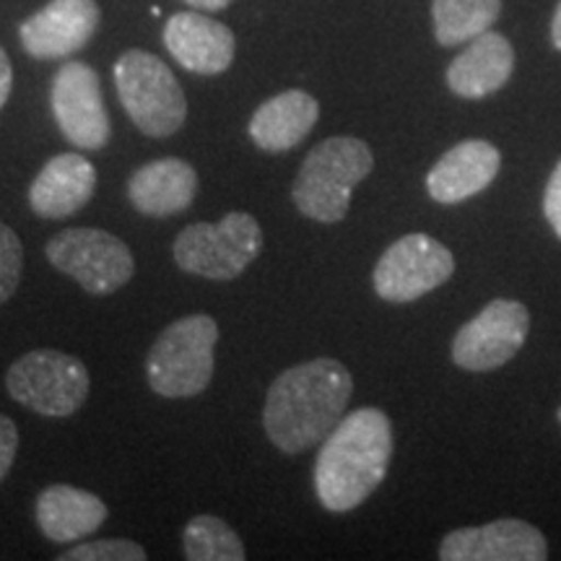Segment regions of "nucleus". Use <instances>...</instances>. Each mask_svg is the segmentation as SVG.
Segmentation results:
<instances>
[{
  "mask_svg": "<svg viewBox=\"0 0 561 561\" xmlns=\"http://www.w3.org/2000/svg\"><path fill=\"white\" fill-rule=\"evenodd\" d=\"M60 561H144L146 551L136 541L125 538H104V541L79 543L76 549L60 553Z\"/></svg>",
  "mask_w": 561,
  "mask_h": 561,
  "instance_id": "nucleus-23",
  "label": "nucleus"
},
{
  "mask_svg": "<svg viewBox=\"0 0 561 561\" xmlns=\"http://www.w3.org/2000/svg\"><path fill=\"white\" fill-rule=\"evenodd\" d=\"M551 39H553V47H557V50H561V0H559V5H557V11H553Z\"/></svg>",
  "mask_w": 561,
  "mask_h": 561,
  "instance_id": "nucleus-29",
  "label": "nucleus"
},
{
  "mask_svg": "<svg viewBox=\"0 0 561 561\" xmlns=\"http://www.w3.org/2000/svg\"><path fill=\"white\" fill-rule=\"evenodd\" d=\"M320 117V104L301 89L280 91L255 110L248 125L252 144L268 153H284L310 136Z\"/></svg>",
  "mask_w": 561,
  "mask_h": 561,
  "instance_id": "nucleus-18",
  "label": "nucleus"
},
{
  "mask_svg": "<svg viewBox=\"0 0 561 561\" xmlns=\"http://www.w3.org/2000/svg\"><path fill=\"white\" fill-rule=\"evenodd\" d=\"M392 458V424L380 409L343 416L322 439L314 462V491L328 512H351L385 481Z\"/></svg>",
  "mask_w": 561,
  "mask_h": 561,
  "instance_id": "nucleus-2",
  "label": "nucleus"
},
{
  "mask_svg": "<svg viewBox=\"0 0 561 561\" xmlns=\"http://www.w3.org/2000/svg\"><path fill=\"white\" fill-rule=\"evenodd\" d=\"M219 325L210 314H187L159 333L146 359L149 388L164 398H193L210 385Z\"/></svg>",
  "mask_w": 561,
  "mask_h": 561,
  "instance_id": "nucleus-4",
  "label": "nucleus"
},
{
  "mask_svg": "<svg viewBox=\"0 0 561 561\" xmlns=\"http://www.w3.org/2000/svg\"><path fill=\"white\" fill-rule=\"evenodd\" d=\"M34 515H37V525L45 538L55 543H73L100 530L110 510L91 491L55 483L37 496Z\"/></svg>",
  "mask_w": 561,
  "mask_h": 561,
  "instance_id": "nucleus-19",
  "label": "nucleus"
},
{
  "mask_svg": "<svg viewBox=\"0 0 561 561\" xmlns=\"http://www.w3.org/2000/svg\"><path fill=\"white\" fill-rule=\"evenodd\" d=\"M45 255L53 268L66 273L94 297H107L123 289L136 273L128 244L104 229H62L47 240Z\"/></svg>",
  "mask_w": 561,
  "mask_h": 561,
  "instance_id": "nucleus-8",
  "label": "nucleus"
},
{
  "mask_svg": "<svg viewBox=\"0 0 561 561\" xmlns=\"http://www.w3.org/2000/svg\"><path fill=\"white\" fill-rule=\"evenodd\" d=\"M198 193V174L182 159H157L130 174L128 201L151 219L182 214Z\"/></svg>",
  "mask_w": 561,
  "mask_h": 561,
  "instance_id": "nucleus-17",
  "label": "nucleus"
},
{
  "mask_svg": "<svg viewBox=\"0 0 561 561\" xmlns=\"http://www.w3.org/2000/svg\"><path fill=\"white\" fill-rule=\"evenodd\" d=\"M528 331L530 312L523 301L494 299L455 335L453 359L468 371L500 369L523 348Z\"/></svg>",
  "mask_w": 561,
  "mask_h": 561,
  "instance_id": "nucleus-10",
  "label": "nucleus"
},
{
  "mask_svg": "<svg viewBox=\"0 0 561 561\" xmlns=\"http://www.w3.org/2000/svg\"><path fill=\"white\" fill-rule=\"evenodd\" d=\"M182 549L191 561H244L248 551L227 520L198 515L182 530Z\"/></svg>",
  "mask_w": 561,
  "mask_h": 561,
  "instance_id": "nucleus-22",
  "label": "nucleus"
},
{
  "mask_svg": "<svg viewBox=\"0 0 561 561\" xmlns=\"http://www.w3.org/2000/svg\"><path fill=\"white\" fill-rule=\"evenodd\" d=\"M549 546L541 530L523 520H496L479 528H460L442 538L445 561H543Z\"/></svg>",
  "mask_w": 561,
  "mask_h": 561,
  "instance_id": "nucleus-12",
  "label": "nucleus"
},
{
  "mask_svg": "<svg viewBox=\"0 0 561 561\" xmlns=\"http://www.w3.org/2000/svg\"><path fill=\"white\" fill-rule=\"evenodd\" d=\"M19 453V430L16 424L0 413V481L9 476V471L13 468V460H16Z\"/></svg>",
  "mask_w": 561,
  "mask_h": 561,
  "instance_id": "nucleus-25",
  "label": "nucleus"
},
{
  "mask_svg": "<svg viewBox=\"0 0 561 561\" xmlns=\"http://www.w3.org/2000/svg\"><path fill=\"white\" fill-rule=\"evenodd\" d=\"M96 191V170L79 153H58L42 167L30 187V206L42 219H68Z\"/></svg>",
  "mask_w": 561,
  "mask_h": 561,
  "instance_id": "nucleus-16",
  "label": "nucleus"
},
{
  "mask_svg": "<svg viewBox=\"0 0 561 561\" xmlns=\"http://www.w3.org/2000/svg\"><path fill=\"white\" fill-rule=\"evenodd\" d=\"M543 214H546V219H549L551 229L557 231L559 240H561V161L557 164V170L551 172L549 185H546Z\"/></svg>",
  "mask_w": 561,
  "mask_h": 561,
  "instance_id": "nucleus-26",
  "label": "nucleus"
},
{
  "mask_svg": "<svg viewBox=\"0 0 561 561\" xmlns=\"http://www.w3.org/2000/svg\"><path fill=\"white\" fill-rule=\"evenodd\" d=\"M21 273H24V244L9 224L0 221V305L16 294Z\"/></svg>",
  "mask_w": 561,
  "mask_h": 561,
  "instance_id": "nucleus-24",
  "label": "nucleus"
},
{
  "mask_svg": "<svg viewBox=\"0 0 561 561\" xmlns=\"http://www.w3.org/2000/svg\"><path fill=\"white\" fill-rule=\"evenodd\" d=\"M172 252L180 271L208 280H234L263 252V229L252 214L231 210L221 221L182 229Z\"/></svg>",
  "mask_w": 561,
  "mask_h": 561,
  "instance_id": "nucleus-5",
  "label": "nucleus"
},
{
  "mask_svg": "<svg viewBox=\"0 0 561 561\" xmlns=\"http://www.w3.org/2000/svg\"><path fill=\"white\" fill-rule=\"evenodd\" d=\"M11 87H13V68H11L9 55H5L3 47H0V110H3V104L9 102Z\"/></svg>",
  "mask_w": 561,
  "mask_h": 561,
  "instance_id": "nucleus-27",
  "label": "nucleus"
},
{
  "mask_svg": "<svg viewBox=\"0 0 561 561\" xmlns=\"http://www.w3.org/2000/svg\"><path fill=\"white\" fill-rule=\"evenodd\" d=\"M502 0H434L432 19L437 42L455 47L471 42L500 19Z\"/></svg>",
  "mask_w": 561,
  "mask_h": 561,
  "instance_id": "nucleus-21",
  "label": "nucleus"
},
{
  "mask_svg": "<svg viewBox=\"0 0 561 561\" xmlns=\"http://www.w3.org/2000/svg\"><path fill=\"white\" fill-rule=\"evenodd\" d=\"M164 45L174 60L191 73L219 76L234 60V34L227 24L185 11L167 21Z\"/></svg>",
  "mask_w": 561,
  "mask_h": 561,
  "instance_id": "nucleus-14",
  "label": "nucleus"
},
{
  "mask_svg": "<svg viewBox=\"0 0 561 561\" xmlns=\"http://www.w3.org/2000/svg\"><path fill=\"white\" fill-rule=\"evenodd\" d=\"M50 107L60 133L76 149L100 151L107 146L110 115L102 100L100 76L87 62H66L55 73Z\"/></svg>",
  "mask_w": 561,
  "mask_h": 561,
  "instance_id": "nucleus-11",
  "label": "nucleus"
},
{
  "mask_svg": "<svg viewBox=\"0 0 561 561\" xmlns=\"http://www.w3.org/2000/svg\"><path fill=\"white\" fill-rule=\"evenodd\" d=\"M187 5H195V9L201 11H221L227 9L231 0H185Z\"/></svg>",
  "mask_w": 561,
  "mask_h": 561,
  "instance_id": "nucleus-28",
  "label": "nucleus"
},
{
  "mask_svg": "<svg viewBox=\"0 0 561 561\" xmlns=\"http://www.w3.org/2000/svg\"><path fill=\"white\" fill-rule=\"evenodd\" d=\"M115 87L140 133L170 138L185 125L187 102L172 68L146 50H128L115 62Z\"/></svg>",
  "mask_w": 561,
  "mask_h": 561,
  "instance_id": "nucleus-6",
  "label": "nucleus"
},
{
  "mask_svg": "<svg viewBox=\"0 0 561 561\" xmlns=\"http://www.w3.org/2000/svg\"><path fill=\"white\" fill-rule=\"evenodd\" d=\"M502 167V153L489 140H462L442 157L426 174V193L445 206L462 203L494 182Z\"/></svg>",
  "mask_w": 561,
  "mask_h": 561,
  "instance_id": "nucleus-15",
  "label": "nucleus"
},
{
  "mask_svg": "<svg viewBox=\"0 0 561 561\" xmlns=\"http://www.w3.org/2000/svg\"><path fill=\"white\" fill-rule=\"evenodd\" d=\"M515 68V50L507 37L483 32L471 39V47L460 53L447 68V87L462 100H483L510 81Z\"/></svg>",
  "mask_w": 561,
  "mask_h": 561,
  "instance_id": "nucleus-20",
  "label": "nucleus"
},
{
  "mask_svg": "<svg viewBox=\"0 0 561 561\" xmlns=\"http://www.w3.org/2000/svg\"><path fill=\"white\" fill-rule=\"evenodd\" d=\"M100 26L94 0H50L45 9L21 24L24 50L37 60H55L81 50Z\"/></svg>",
  "mask_w": 561,
  "mask_h": 561,
  "instance_id": "nucleus-13",
  "label": "nucleus"
},
{
  "mask_svg": "<svg viewBox=\"0 0 561 561\" xmlns=\"http://www.w3.org/2000/svg\"><path fill=\"white\" fill-rule=\"evenodd\" d=\"M351 392V371L328 356L280 371L265 396V434L280 453H307L346 416Z\"/></svg>",
  "mask_w": 561,
  "mask_h": 561,
  "instance_id": "nucleus-1",
  "label": "nucleus"
},
{
  "mask_svg": "<svg viewBox=\"0 0 561 561\" xmlns=\"http://www.w3.org/2000/svg\"><path fill=\"white\" fill-rule=\"evenodd\" d=\"M559 419H561V409H559Z\"/></svg>",
  "mask_w": 561,
  "mask_h": 561,
  "instance_id": "nucleus-30",
  "label": "nucleus"
},
{
  "mask_svg": "<svg viewBox=\"0 0 561 561\" xmlns=\"http://www.w3.org/2000/svg\"><path fill=\"white\" fill-rule=\"evenodd\" d=\"M455 257L430 234H405L392 242L375 265V291L385 301H416L450 280Z\"/></svg>",
  "mask_w": 561,
  "mask_h": 561,
  "instance_id": "nucleus-9",
  "label": "nucleus"
},
{
  "mask_svg": "<svg viewBox=\"0 0 561 561\" xmlns=\"http://www.w3.org/2000/svg\"><path fill=\"white\" fill-rule=\"evenodd\" d=\"M375 170V157L362 138L333 136L307 153L297 180L291 185V201L307 219L335 224L346 219L354 187Z\"/></svg>",
  "mask_w": 561,
  "mask_h": 561,
  "instance_id": "nucleus-3",
  "label": "nucleus"
},
{
  "mask_svg": "<svg viewBox=\"0 0 561 561\" xmlns=\"http://www.w3.org/2000/svg\"><path fill=\"white\" fill-rule=\"evenodd\" d=\"M91 377L87 364L55 348H37L19 356L5 375L13 401L42 416H70L87 403Z\"/></svg>",
  "mask_w": 561,
  "mask_h": 561,
  "instance_id": "nucleus-7",
  "label": "nucleus"
}]
</instances>
